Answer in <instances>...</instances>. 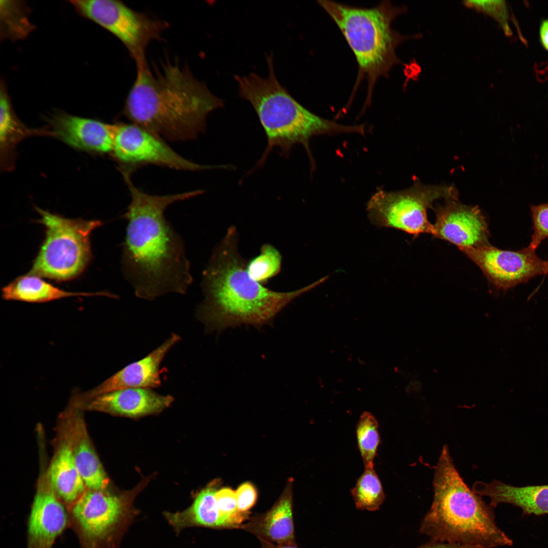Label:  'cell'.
<instances>
[{
  "label": "cell",
  "mask_w": 548,
  "mask_h": 548,
  "mask_svg": "<svg viewBox=\"0 0 548 548\" xmlns=\"http://www.w3.org/2000/svg\"><path fill=\"white\" fill-rule=\"evenodd\" d=\"M131 196L124 217L127 221L123 245L122 270L139 298L152 300L168 293L184 294L192 281L183 241L164 217L170 204L203 193L197 190L151 195L138 188L131 172L122 168Z\"/></svg>",
  "instance_id": "1"
},
{
  "label": "cell",
  "mask_w": 548,
  "mask_h": 548,
  "mask_svg": "<svg viewBox=\"0 0 548 548\" xmlns=\"http://www.w3.org/2000/svg\"><path fill=\"white\" fill-rule=\"evenodd\" d=\"M237 239L236 228L229 227L203 272L204 299L196 316L208 333L242 325L258 329L271 325L276 316L292 300L326 280L324 277L287 292L266 288L249 276L247 262L238 251Z\"/></svg>",
  "instance_id": "2"
},
{
  "label": "cell",
  "mask_w": 548,
  "mask_h": 548,
  "mask_svg": "<svg viewBox=\"0 0 548 548\" xmlns=\"http://www.w3.org/2000/svg\"><path fill=\"white\" fill-rule=\"evenodd\" d=\"M223 106L186 66L166 61L156 68L137 66L124 113L132 123L160 137L186 141L202 133L208 115Z\"/></svg>",
  "instance_id": "3"
},
{
  "label": "cell",
  "mask_w": 548,
  "mask_h": 548,
  "mask_svg": "<svg viewBox=\"0 0 548 548\" xmlns=\"http://www.w3.org/2000/svg\"><path fill=\"white\" fill-rule=\"evenodd\" d=\"M433 499L419 532L431 540L496 548L512 540L497 525L493 507L466 485L447 445L434 470Z\"/></svg>",
  "instance_id": "4"
},
{
  "label": "cell",
  "mask_w": 548,
  "mask_h": 548,
  "mask_svg": "<svg viewBox=\"0 0 548 548\" xmlns=\"http://www.w3.org/2000/svg\"><path fill=\"white\" fill-rule=\"evenodd\" d=\"M267 62L266 77L255 73L235 76L240 96L254 108L267 140L265 151L255 168L264 164L275 147L280 149V155L288 158L296 144L302 145L310 154L309 140L315 135L363 131L362 126L341 125L304 108L278 81L271 54L267 57Z\"/></svg>",
  "instance_id": "5"
},
{
  "label": "cell",
  "mask_w": 548,
  "mask_h": 548,
  "mask_svg": "<svg viewBox=\"0 0 548 548\" xmlns=\"http://www.w3.org/2000/svg\"><path fill=\"white\" fill-rule=\"evenodd\" d=\"M318 2L338 26L354 54L358 65L357 83L366 80L369 102L378 80L388 76L394 65L401 63L396 53L399 45L419 38L402 35L392 27L394 20L405 12L406 8L394 6L389 1L371 8L331 1Z\"/></svg>",
  "instance_id": "6"
},
{
  "label": "cell",
  "mask_w": 548,
  "mask_h": 548,
  "mask_svg": "<svg viewBox=\"0 0 548 548\" xmlns=\"http://www.w3.org/2000/svg\"><path fill=\"white\" fill-rule=\"evenodd\" d=\"M39 222L45 228V238L29 274L57 281L81 274L91 257L90 236L100 226L99 220L71 219L36 208Z\"/></svg>",
  "instance_id": "7"
},
{
  "label": "cell",
  "mask_w": 548,
  "mask_h": 548,
  "mask_svg": "<svg viewBox=\"0 0 548 548\" xmlns=\"http://www.w3.org/2000/svg\"><path fill=\"white\" fill-rule=\"evenodd\" d=\"M458 200L456 188L448 185H426L418 180L410 188L398 192H377L369 200V218L379 227L393 228L414 236L434 234L427 212L438 199Z\"/></svg>",
  "instance_id": "8"
},
{
  "label": "cell",
  "mask_w": 548,
  "mask_h": 548,
  "mask_svg": "<svg viewBox=\"0 0 548 548\" xmlns=\"http://www.w3.org/2000/svg\"><path fill=\"white\" fill-rule=\"evenodd\" d=\"M82 16L96 23L120 40L137 66L147 63L146 51L151 41L158 39L166 22L135 11L122 2L112 0L70 1Z\"/></svg>",
  "instance_id": "9"
},
{
  "label": "cell",
  "mask_w": 548,
  "mask_h": 548,
  "mask_svg": "<svg viewBox=\"0 0 548 548\" xmlns=\"http://www.w3.org/2000/svg\"><path fill=\"white\" fill-rule=\"evenodd\" d=\"M113 153L122 167L130 168L152 164L177 170H200L227 168L201 165L176 153L161 137L134 123L119 124Z\"/></svg>",
  "instance_id": "10"
},
{
  "label": "cell",
  "mask_w": 548,
  "mask_h": 548,
  "mask_svg": "<svg viewBox=\"0 0 548 548\" xmlns=\"http://www.w3.org/2000/svg\"><path fill=\"white\" fill-rule=\"evenodd\" d=\"M122 499L105 490L88 489L69 507L70 527L80 548H104L124 510Z\"/></svg>",
  "instance_id": "11"
},
{
  "label": "cell",
  "mask_w": 548,
  "mask_h": 548,
  "mask_svg": "<svg viewBox=\"0 0 548 548\" xmlns=\"http://www.w3.org/2000/svg\"><path fill=\"white\" fill-rule=\"evenodd\" d=\"M483 271L495 288L507 290L531 278L548 275V261L528 246L517 251L498 249L490 244L459 249Z\"/></svg>",
  "instance_id": "12"
},
{
  "label": "cell",
  "mask_w": 548,
  "mask_h": 548,
  "mask_svg": "<svg viewBox=\"0 0 548 548\" xmlns=\"http://www.w3.org/2000/svg\"><path fill=\"white\" fill-rule=\"evenodd\" d=\"M434 236L457 246L459 249L488 244L489 230L485 217L475 206L448 200L434 209Z\"/></svg>",
  "instance_id": "13"
},
{
  "label": "cell",
  "mask_w": 548,
  "mask_h": 548,
  "mask_svg": "<svg viewBox=\"0 0 548 548\" xmlns=\"http://www.w3.org/2000/svg\"><path fill=\"white\" fill-rule=\"evenodd\" d=\"M181 339L172 333L160 346L144 358L132 363L93 389L78 394L73 399L82 406L93 398L111 391L127 388H155L161 385L160 366L164 358Z\"/></svg>",
  "instance_id": "14"
},
{
  "label": "cell",
  "mask_w": 548,
  "mask_h": 548,
  "mask_svg": "<svg viewBox=\"0 0 548 548\" xmlns=\"http://www.w3.org/2000/svg\"><path fill=\"white\" fill-rule=\"evenodd\" d=\"M62 502L49 481L39 484L28 519L27 548H52L70 527L69 511Z\"/></svg>",
  "instance_id": "15"
},
{
  "label": "cell",
  "mask_w": 548,
  "mask_h": 548,
  "mask_svg": "<svg viewBox=\"0 0 548 548\" xmlns=\"http://www.w3.org/2000/svg\"><path fill=\"white\" fill-rule=\"evenodd\" d=\"M52 134L73 147L100 153L113 152L119 124H111L65 113L53 115Z\"/></svg>",
  "instance_id": "16"
},
{
  "label": "cell",
  "mask_w": 548,
  "mask_h": 548,
  "mask_svg": "<svg viewBox=\"0 0 548 548\" xmlns=\"http://www.w3.org/2000/svg\"><path fill=\"white\" fill-rule=\"evenodd\" d=\"M173 401L172 396L158 394L151 389L127 388L98 395L82 407L88 410L136 417L159 413Z\"/></svg>",
  "instance_id": "17"
},
{
  "label": "cell",
  "mask_w": 548,
  "mask_h": 548,
  "mask_svg": "<svg viewBox=\"0 0 548 548\" xmlns=\"http://www.w3.org/2000/svg\"><path fill=\"white\" fill-rule=\"evenodd\" d=\"M472 490L488 497L493 507L507 503L521 508L524 515L548 514V485L518 487L495 480L487 483L476 482Z\"/></svg>",
  "instance_id": "18"
},
{
  "label": "cell",
  "mask_w": 548,
  "mask_h": 548,
  "mask_svg": "<svg viewBox=\"0 0 548 548\" xmlns=\"http://www.w3.org/2000/svg\"><path fill=\"white\" fill-rule=\"evenodd\" d=\"M238 528L263 540L277 544L297 545L293 516L292 495L286 490L267 511L255 515Z\"/></svg>",
  "instance_id": "19"
},
{
  "label": "cell",
  "mask_w": 548,
  "mask_h": 548,
  "mask_svg": "<svg viewBox=\"0 0 548 548\" xmlns=\"http://www.w3.org/2000/svg\"><path fill=\"white\" fill-rule=\"evenodd\" d=\"M72 418L67 437L78 469L88 489L105 490L109 478L90 441L85 423L77 414Z\"/></svg>",
  "instance_id": "20"
},
{
  "label": "cell",
  "mask_w": 548,
  "mask_h": 548,
  "mask_svg": "<svg viewBox=\"0 0 548 548\" xmlns=\"http://www.w3.org/2000/svg\"><path fill=\"white\" fill-rule=\"evenodd\" d=\"M50 484L65 505H72L86 491L67 437L58 446L48 471Z\"/></svg>",
  "instance_id": "21"
},
{
  "label": "cell",
  "mask_w": 548,
  "mask_h": 548,
  "mask_svg": "<svg viewBox=\"0 0 548 548\" xmlns=\"http://www.w3.org/2000/svg\"><path fill=\"white\" fill-rule=\"evenodd\" d=\"M102 295L117 298L108 292H72L56 287L43 280L38 276L28 273L20 276L2 289V296L7 300H16L31 303L51 301L72 296Z\"/></svg>",
  "instance_id": "22"
},
{
  "label": "cell",
  "mask_w": 548,
  "mask_h": 548,
  "mask_svg": "<svg viewBox=\"0 0 548 548\" xmlns=\"http://www.w3.org/2000/svg\"><path fill=\"white\" fill-rule=\"evenodd\" d=\"M217 489L210 486L196 496L190 508L186 511L168 516L176 526H200L215 529H229L219 510L215 494Z\"/></svg>",
  "instance_id": "23"
},
{
  "label": "cell",
  "mask_w": 548,
  "mask_h": 548,
  "mask_svg": "<svg viewBox=\"0 0 548 548\" xmlns=\"http://www.w3.org/2000/svg\"><path fill=\"white\" fill-rule=\"evenodd\" d=\"M37 131L26 128L14 114L8 94L4 85H1L0 94V145L4 164L12 160L13 151L22 139Z\"/></svg>",
  "instance_id": "24"
},
{
  "label": "cell",
  "mask_w": 548,
  "mask_h": 548,
  "mask_svg": "<svg viewBox=\"0 0 548 548\" xmlns=\"http://www.w3.org/2000/svg\"><path fill=\"white\" fill-rule=\"evenodd\" d=\"M356 508L360 510H378L385 499L382 485L374 467H366L351 490Z\"/></svg>",
  "instance_id": "25"
},
{
  "label": "cell",
  "mask_w": 548,
  "mask_h": 548,
  "mask_svg": "<svg viewBox=\"0 0 548 548\" xmlns=\"http://www.w3.org/2000/svg\"><path fill=\"white\" fill-rule=\"evenodd\" d=\"M357 445L365 468L374 467L373 461L380 443L378 422L373 415L364 412L356 429Z\"/></svg>",
  "instance_id": "26"
},
{
  "label": "cell",
  "mask_w": 548,
  "mask_h": 548,
  "mask_svg": "<svg viewBox=\"0 0 548 548\" xmlns=\"http://www.w3.org/2000/svg\"><path fill=\"white\" fill-rule=\"evenodd\" d=\"M282 260V255L276 248L265 244L261 247L259 254L247 262V270L253 280L263 284L280 272Z\"/></svg>",
  "instance_id": "27"
},
{
  "label": "cell",
  "mask_w": 548,
  "mask_h": 548,
  "mask_svg": "<svg viewBox=\"0 0 548 548\" xmlns=\"http://www.w3.org/2000/svg\"><path fill=\"white\" fill-rule=\"evenodd\" d=\"M17 2L1 1V17L3 18L4 37L20 39L26 37L32 30L26 9Z\"/></svg>",
  "instance_id": "28"
},
{
  "label": "cell",
  "mask_w": 548,
  "mask_h": 548,
  "mask_svg": "<svg viewBox=\"0 0 548 548\" xmlns=\"http://www.w3.org/2000/svg\"><path fill=\"white\" fill-rule=\"evenodd\" d=\"M220 513L229 528H238L250 518L249 512H241L237 507L236 493L230 488H224L215 494Z\"/></svg>",
  "instance_id": "29"
},
{
  "label": "cell",
  "mask_w": 548,
  "mask_h": 548,
  "mask_svg": "<svg viewBox=\"0 0 548 548\" xmlns=\"http://www.w3.org/2000/svg\"><path fill=\"white\" fill-rule=\"evenodd\" d=\"M463 5L466 8L484 13L494 19L504 33L510 36L512 31L509 25V13L504 1H465Z\"/></svg>",
  "instance_id": "30"
},
{
  "label": "cell",
  "mask_w": 548,
  "mask_h": 548,
  "mask_svg": "<svg viewBox=\"0 0 548 548\" xmlns=\"http://www.w3.org/2000/svg\"><path fill=\"white\" fill-rule=\"evenodd\" d=\"M533 233L528 247L535 251L548 238V203L531 207Z\"/></svg>",
  "instance_id": "31"
},
{
  "label": "cell",
  "mask_w": 548,
  "mask_h": 548,
  "mask_svg": "<svg viewBox=\"0 0 548 548\" xmlns=\"http://www.w3.org/2000/svg\"><path fill=\"white\" fill-rule=\"evenodd\" d=\"M237 507L241 512H249L255 504L257 493L255 487L249 483L241 485L235 492Z\"/></svg>",
  "instance_id": "32"
},
{
  "label": "cell",
  "mask_w": 548,
  "mask_h": 548,
  "mask_svg": "<svg viewBox=\"0 0 548 548\" xmlns=\"http://www.w3.org/2000/svg\"><path fill=\"white\" fill-rule=\"evenodd\" d=\"M417 548H484L480 546L449 543L431 540Z\"/></svg>",
  "instance_id": "33"
},
{
  "label": "cell",
  "mask_w": 548,
  "mask_h": 548,
  "mask_svg": "<svg viewBox=\"0 0 548 548\" xmlns=\"http://www.w3.org/2000/svg\"><path fill=\"white\" fill-rule=\"evenodd\" d=\"M541 43L545 49L548 51V19L544 20L539 29Z\"/></svg>",
  "instance_id": "34"
},
{
  "label": "cell",
  "mask_w": 548,
  "mask_h": 548,
  "mask_svg": "<svg viewBox=\"0 0 548 548\" xmlns=\"http://www.w3.org/2000/svg\"><path fill=\"white\" fill-rule=\"evenodd\" d=\"M262 548H298L297 545L277 544L263 540H259Z\"/></svg>",
  "instance_id": "35"
}]
</instances>
